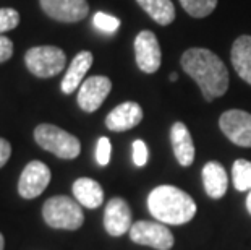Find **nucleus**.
I'll use <instances>...</instances> for the list:
<instances>
[{"instance_id":"10","label":"nucleus","mask_w":251,"mask_h":250,"mask_svg":"<svg viewBox=\"0 0 251 250\" xmlns=\"http://www.w3.org/2000/svg\"><path fill=\"white\" fill-rule=\"evenodd\" d=\"M39 3L47 17L62 23H76L89 13L86 0H39Z\"/></svg>"},{"instance_id":"12","label":"nucleus","mask_w":251,"mask_h":250,"mask_svg":"<svg viewBox=\"0 0 251 250\" xmlns=\"http://www.w3.org/2000/svg\"><path fill=\"white\" fill-rule=\"evenodd\" d=\"M131 226H133L131 210L126 201L124 198H120V196H115V198L109 200L104 211V227L109 232V236L112 237L124 236V234L130 232Z\"/></svg>"},{"instance_id":"1","label":"nucleus","mask_w":251,"mask_h":250,"mask_svg":"<svg viewBox=\"0 0 251 250\" xmlns=\"http://www.w3.org/2000/svg\"><path fill=\"white\" fill-rule=\"evenodd\" d=\"M181 68L195 80L206 101H214L226 94L228 72L221 57L209 49L191 47L181 56Z\"/></svg>"},{"instance_id":"26","label":"nucleus","mask_w":251,"mask_h":250,"mask_svg":"<svg viewBox=\"0 0 251 250\" xmlns=\"http://www.w3.org/2000/svg\"><path fill=\"white\" fill-rule=\"evenodd\" d=\"M13 56V42L0 34V63L7 62Z\"/></svg>"},{"instance_id":"7","label":"nucleus","mask_w":251,"mask_h":250,"mask_svg":"<svg viewBox=\"0 0 251 250\" xmlns=\"http://www.w3.org/2000/svg\"><path fill=\"white\" fill-rule=\"evenodd\" d=\"M219 127L235 145L251 148V114L240 109L226 111L219 119Z\"/></svg>"},{"instance_id":"30","label":"nucleus","mask_w":251,"mask_h":250,"mask_svg":"<svg viewBox=\"0 0 251 250\" xmlns=\"http://www.w3.org/2000/svg\"><path fill=\"white\" fill-rule=\"evenodd\" d=\"M170 82H175V80H177L178 78V75H177V73H170Z\"/></svg>"},{"instance_id":"13","label":"nucleus","mask_w":251,"mask_h":250,"mask_svg":"<svg viewBox=\"0 0 251 250\" xmlns=\"http://www.w3.org/2000/svg\"><path fill=\"white\" fill-rule=\"evenodd\" d=\"M143 120V109L138 103H122L105 117V125L112 132H126Z\"/></svg>"},{"instance_id":"23","label":"nucleus","mask_w":251,"mask_h":250,"mask_svg":"<svg viewBox=\"0 0 251 250\" xmlns=\"http://www.w3.org/2000/svg\"><path fill=\"white\" fill-rule=\"evenodd\" d=\"M20 25V13L15 8H0V34Z\"/></svg>"},{"instance_id":"21","label":"nucleus","mask_w":251,"mask_h":250,"mask_svg":"<svg viewBox=\"0 0 251 250\" xmlns=\"http://www.w3.org/2000/svg\"><path fill=\"white\" fill-rule=\"evenodd\" d=\"M185 12L193 18H204L217 7V0H180Z\"/></svg>"},{"instance_id":"6","label":"nucleus","mask_w":251,"mask_h":250,"mask_svg":"<svg viewBox=\"0 0 251 250\" xmlns=\"http://www.w3.org/2000/svg\"><path fill=\"white\" fill-rule=\"evenodd\" d=\"M130 239L140 246H148L157 250H169L174 247V234L164 222L136 221L130 229Z\"/></svg>"},{"instance_id":"25","label":"nucleus","mask_w":251,"mask_h":250,"mask_svg":"<svg viewBox=\"0 0 251 250\" xmlns=\"http://www.w3.org/2000/svg\"><path fill=\"white\" fill-rule=\"evenodd\" d=\"M148 158H149V151H148L146 143L143 140L133 141V163H135L138 167H143L144 164L148 163Z\"/></svg>"},{"instance_id":"24","label":"nucleus","mask_w":251,"mask_h":250,"mask_svg":"<svg viewBox=\"0 0 251 250\" xmlns=\"http://www.w3.org/2000/svg\"><path fill=\"white\" fill-rule=\"evenodd\" d=\"M110 153H112V145L107 137H100L98 141V148H96V161L99 166H107L110 163Z\"/></svg>"},{"instance_id":"5","label":"nucleus","mask_w":251,"mask_h":250,"mask_svg":"<svg viewBox=\"0 0 251 250\" xmlns=\"http://www.w3.org/2000/svg\"><path fill=\"white\" fill-rule=\"evenodd\" d=\"M25 62L28 70L37 78H50L58 75L67 65V57L60 47L37 46L26 52Z\"/></svg>"},{"instance_id":"18","label":"nucleus","mask_w":251,"mask_h":250,"mask_svg":"<svg viewBox=\"0 0 251 250\" xmlns=\"http://www.w3.org/2000/svg\"><path fill=\"white\" fill-rule=\"evenodd\" d=\"M230 58L238 77L251 84V36H240L235 39Z\"/></svg>"},{"instance_id":"19","label":"nucleus","mask_w":251,"mask_h":250,"mask_svg":"<svg viewBox=\"0 0 251 250\" xmlns=\"http://www.w3.org/2000/svg\"><path fill=\"white\" fill-rule=\"evenodd\" d=\"M138 5L161 26H167L175 20L172 0H136Z\"/></svg>"},{"instance_id":"29","label":"nucleus","mask_w":251,"mask_h":250,"mask_svg":"<svg viewBox=\"0 0 251 250\" xmlns=\"http://www.w3.org/2000/svg\"><path fill=\"white\" fill-rule=\"evenodd\" d=\"M3 247H5V239L2 234H0V250H3Z\"/></svg>"},{"instance_id":"28","label":"nucleus","mask_w":251,"mask_h":250,"mask_svg":"<svg viewBox=\"0 0 251 250\" xmlns=\"http://www.w3.org/2000/svg\"><path fill=\"white\" fill-rule=\"evenodd\" d=\"M247 208H248L250 215H251V190H250V194H248V196H247Z\"/></svg>"},{"instance_id":"20","label":"nucleus","mask_w":251,"mask_h":250,"mask_svg":"<svg viewBox=\"0 0 251 250\" xmlns=\"http://www.w3.org/2000/svg\"><path fill=\"white\" fill-rule=\"evenodd\" d=\"M233 185L238 192H250L251 190V161L237 159L232 167Z\"/></svg>"},{"instance_id":"4","label":"nucleus","mask_w":251,"mask_h":250,"mask_svg":"<svg viewBox=\"0 0 251 250\" xmlns=\"http://www.w3.org/2000/svg\"><path fill=\"white\" fill-rule=\"evenodd\" d=\"M34 140L42 150L62 159H75L81 151V145L76 137L50 124L37 125L34 129Z\"/></svg>"},{"instance_id":"17","label":"nucleus","mask_w":251,"mask_h":250,"mask_svg":"<svg viewBox=\"0 0 251 250\" xmlns=\"http://www.w3.org/2000/svg\"><path fill=\"white\" fill-rule=\"evenodd\" d=\"M73 195L75 200L78 201L81 206L86 208H99L104 201V190L99 185V182H96L94 179L89 177H81L76 179L73 184Z\"/></svg>"},{"instance_id":"9","label":"nucleus","mask_w":251,"mask_h":250,"mask_svg":"<svg viewBox=\"0 0 251 250\" xmlns=\"http://www.w3.org/2000/svg\"><path fill=\"white\" fill-rule=\"evenodd\" d=\"M135 57L136 65L144 73H154L159 70L162 62V52L156 34L149 29L138 33L135 39Z\"/></svg>"},{"instance_id":"11","label":"nucleus","mask_w":251,"mask_h":250,"mask_svg":"<svg viewBox=\"0 0 251 250\" xmlns=\"http://www.w3.org/2000/svg\"><path fill=\"white\" fill-rule=\"evenodd\" d=\"M112 89V82L107 77H91L86 78L79 86L78 91V104L84 112H94L98 111L105 98L109 96Z\"/></svg>"},{"instance_id":"8","label":"nucleus","mask_w":251,"mask_h":250,"mask_svg":"<svg viewBox=\"0 0 251 250\" xmlns=\"http://www.w3.org/2000/svg\"><path fill=\"white\" fill-rule=\"evenodd\" d=\"M50 182V169L42 161L26 164L18 180V194L26 200L39 196Z\"/></svg>"},{"instance_id":"2","label":"nucleus","mask_w":251,"mask_h":250,"mask_svg":"<svg viewBox=\"0 0 251 250\" xmlns=\"http://www.w3.org/2000/svg\"><path fill=\"white\" fill-rule=\"evenodd\" d=\"M148 210L159 222L180 226L195 218L196 203L174 185H159L148 196Z\"/></svg>"},{"instance_id":"14","label":"nucleus","mask_w":251,"mask_h":250,"mask_svg":"<svg viewBox=\"0 0 251 250\" xmlns=\"http://www.w3.org/2000/svg\"><path fill=\"white\" fill-rule=\"evenodd\" d=\"M170 140H172V148L175 158L180 166L188 167L195 161V143L191 134L183 122H175L170 130Z\"/></svg>"},{"instance_id":"3","label":"nucleus","mask_w":251,"mask_h":250,"mask_svg":"<svg viewBox=\"0 0 251 250\" xmlns=\"http://www.w3.org/2000/svg\"><path fill=\"white\" fill-rule=\"evenodd\" d=\"M42 216L47 224L55 229L75 231L81 227L84 221L81 205L65 195H57L47 200L42 206Z\"/></svg>"},{"instance_id":"15","label":"nucleus","mask_w":251,"mask_h":250,"mask_svg":"<svg viewBox=\"0 0 251 250\" xmlns=\"http://www.w3.org/2000/svg\"><path fill=\"white\" fill-rule=\"evenodd\" d=\"M93 65V54L89 51H81L78 52L75 58L72 60L70 67L65 73V77L62 80V91L65 94H72L75 89L81 86V82L84 75Z\"/></svg>"},{"instance_id":"16","label":"nucleus","mask_w":251,"mask_h":250,"mask_svg":"<svg viewBox=\"0 0 251 250\" xmlns=\"http://www.w3.org/2000/svg\"><path fill=\"white\" fill-rule=\"evenodd\" d=\"M202 185H204L206 194L211 198H221L226 195L228 187L227 172L221 163L209 161L202 167Z\"/></svg>"},{"instance_id":"22","label":"nucleus","mask_w":251,"mask_h":250,"mask_svg":"<svg viewBox=\"0 0 251 250\" xmlns=\"http://www.w3.org/2000/svg\"><path fill=\"white\" fill-rule=\"evenodd\" d=\"M93 23H94V26L99 31H102V33H107V34H112V33H115V31L119 29L120 20L115 18V17H112V15H109V13L98 12V13L94 15Z\"/></svg>"},{"instance_id":"27","label":"nucleus","mask_w":251,"mask_h":250,"mask_svg":"<svg viewBox=\"0 0 251 250\" xmlns=\"http://www.w3.org/2000/svg\"><path fill=\"white\" fill-rule=\"evenodd\" d=\"M10 156H12V145L5 138H0V167L7 164Z\"/></svg>"}]
</instances>
